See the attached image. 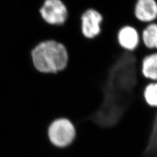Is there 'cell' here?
<instances>
[{
  "instance_id": "6da1fadb",
  "label": "cell",
  "mask_w": 157,
  "mask_h": 157,
  "mask_svg": "<svg viewBox=\"0 0 157 157\" xmlns=\"http://www.w3.org/2000/svg\"><path fill=\"white\" fill-rule=\"evenodd\" d=\"M31 58L34 69L44 74L61 72L67 68L69 62L66 47L54 40L37 44L31 51Z\"/></svg>"
},
{
  "instance_id": "7a4b0ae2",
  "label": "cell",
  "mask_w": 157,
  "mask_h": 157,
  "mask_svg": "<svg viewBox=\"0 0 157 157\" xmlns=\"http://www.w3.org/2000/svg\"><path fill=\"white\" fill-rule=\"evenodd\" d=\"M46 134L51 144L58 148H65L75 140L77 129L70 119L61 117L55 119L49 124Z\"/></svg>"
},
{
  "instance_id": "3957f363",
  "label": "cell",
  "mask_w": 157,
  "mask_h": 157,
  "mask_svg": "<svg viewBox=\"0 0 157 157\" xmlns=\"http://www.w3.org/2000/svg\"><path fill=\"white\" fill-rule=\"evenodd\" d=\"M39 13L44 22L52 26L63 25L69 17L67 6L62 0H45Z\"/></svg>"
},
{
  "instance_id": "277c9868",
  "label": "cell",
  "mask_w": 157,
  "mask_h": 157,
  "mask_svg": "<svg viewBox=\"0 0 157 157\" xmlns=\"http://www.w3.org/2000/svg\"><path fill=\"white\" fill-rule=\"evenodd\" d=\"M104 17L100 12L89 8L80 17L81 32L86 39H94L101 33V24Z\"/></svg>"
},
{
  "instance_id": "5b68a950",
  "label": "cell",
  "mask_w": 157,
  "mask_h": 157,
  "mask_svg": "<svg viewBox=\"0 0 157 157\" xmlns=\"http://www.w3.org/2000/svg\"><path fill=\"white\" fill-rule=\"evenodd\" d=\"M117 39L119 45L126 50L133 51L139 45L140 36L135 27L126 25L119 30Z\"/></svg>"
},
{
  "instance_id": "8992f818",
  "label": "cell",
  "mask_w": 157,
  "mask_h": 157,
  "mask_svg": "<svg viewBox=\"0 0 157 157\" xmlns=\"http://www.w3.org/2000/svg\"><path fill=\"white\" fill-rule=\"evenodd\" d=\"M135 15L143 22H151L157 18V2L155 0H139L135 7Z\"/></svg>"
},
{
  "instance_id": "52a82bcc",
  "label": "cell",
  "mask_w": 157,
  "mask_h": 157,
  "mask_svg": "<svg viewBox=\"0 0 157 157\" xmlns=\"http://www.w3.org/2000/svg\"><path fill=\"white\" fill-rule=\"evenodd\" d=\"M141 72L144 78L157 81V52L146 56L143 58Z\"/></svg>"
},
{
  "instance_id": "ba28073f",
  "label": "cell",
  "mask_w": 157,
  "mask_h": 157,
  "mask_svg": "<svg viewBox=\"0 0 157 157\" xmlns=\"http://www.w3.org/2000/svg\"><path fill=\"white\" fill-rule=\"evenodd\" d=\"M142 39L144 45L149 49H157V23H151L143 31Z\"/></svg>"
},
{
  "instance_id": "9c48e42d",
  "label": "cell",
  "mask_w": 157,
  "mask_h": 157,
  "mask_svg": "<svg viewBox=\"0 0 157 157\" xmlns=\"http://www.w3.org/2000/svg\"><path fill=\"white\" fill-rule=\"evenodd\" d=\"M143 95L146 103L149 106L157 107V82L147 84L144 90Z\"/></svg>"
}]
</instances>
